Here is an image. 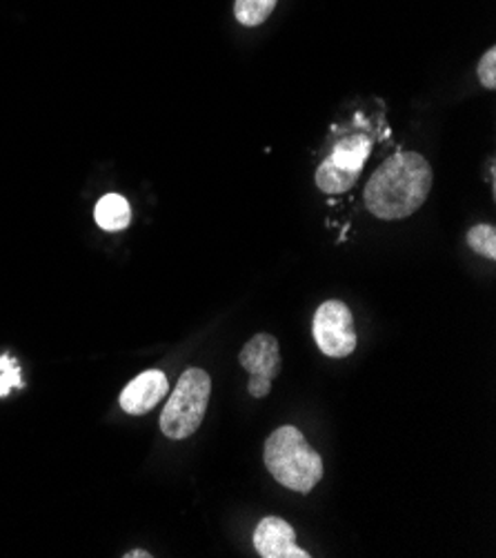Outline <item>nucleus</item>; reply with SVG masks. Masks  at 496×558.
Here are the masks:
<instances>
[{
  "label": "nucleus",
  "instance_id": "nucleus-1",
  "mask_svg": "<svg viewBox=\"0 0 496 558\" xmlns=\"http://www.w3.org/2000/svg\"><path fill=\"white\" fill-rule=\"evenodd\" d=\"M432 167L416 151H401L385 160L365 185L370 214L383 220L412 216L430 196Z\"/></svg>",
  "mask_w": 496,
  "mask_h": 558
},
{
  "label": "nucleus",
  "instance_id": "nucleus-2",
  "mask_svg": "<svg viewBox=\"0 0 496 558\" xmlns=\"http://www.w3.org/2000/svg\"><path fill=\"white\" fill-rule=\"evenodd\" d=\"M263 461L274 478L299 494H310L325 472L320 454L294 425H283L269 434Z\"/></svg>",
  "mask_w": 496,
  "mask_h": 558
},
{
  "label": "nucleus",
  "instance_id": "nucleus-3",
  "mask_svg": "<svg viewBox=\"0 0 496 558\" xmlns=\"http://www.w3.org/2000/svg\"><path fill=\"white\" fill-rule=\"evenodd\" d=\"M211 397V378L205 369L190 367L181 374L174 395L160 414V429L172 440L190 438L203 423Z\"/></svg>",
  "mask_w": 496,
  "mask_h": 558
},
{
  "label": "nucleus",
  "instance_id": "nucleus-4",
  "mask_svg": "<svg viewBox=\"0 0 496 558\" xmlns=\"http://www.w3.org/2000/svg\"><path fill=\"white\" fill-rule=\"evenodd\" d=\"M318 350L329 359H346L356 350V327L352 310L343 301H325L312 323Z\"/></svg>",
  "mask_w": 496,
  "mask_h": 558
},
{
  "label": "nucleus",
  "instance_id": "nucleus-5",
  "mask_svg": "<svg viewBox=\"0 0 496 558\" xmlns=\"http://www.w3.org/2000/svg\"><path fill=\"white\" fill-rule=\"evenodd\" d=\"M241 367L250 374L247 392L254 399H265L271 392V383L281 372L279 341L271 333H256L239 354Z\"/></svg>",
  "mask_w": 496,
  "mask_h": 558
},
{
  "label": "nucleus",
  "instance_id": "nucleus-6",
  "mask_svg": "<svg viewBox=\"0 0 496 558\" xmlns=\"http://www.w3.org/2000/svg\"><path fill=\"white\" fill-rule=\"evenodd\" d=\"M254 547L263 558H310V554L297 545L294 527L279 517H265L256 525Z\"/></svg>",
  "mask_w": 496,
  "mask_h": 558
},
{
  "label": "nucleus",
  "instance_id": "nucleus-7",
  "mask_svg": "<svg viewBox=\"0 0 496 558\" xmlns=\"http://www.w3.org/2000/svg\"><path fill=\"white\" fill-rule=\"evenodd\" d=\"M170 392L168 376L160 369H147L138 374L121 392V408L132 416H143L152 412Z\"/></svg>",
  "mask_w": 496,
  "mask_h": 558
},
{
  "label": "nucleus",
  "instance_id": "nucleus-8",
  "mask_svg": "<svg viewBox=\"0 0 496 558\" xmlns=\"http://www.w3.org/2000/svg\"><path fill=\"white\" fill-rule=\"evenodd\" d=\"M96 226L105 232H121L132 222V207L121 194H105L94 209Z\"/></svg>",
  "mask_w": 496,
  "mask_h": 558
},
{
  "label": "nucleus",
  "instance_id": "nucleus-9",
  "mask_svg": "<svg viewBox=\"0 0 496 558\" xmlns=\"http://www.w3.org/2000/svg\"><path fill=\"white\" fill-rule=\"evenodd\" d=\"M372 151V143L367 136H350L346 141H341L332 156H329V160H332L335 165H339L341 170H348V172H359L363 170V165L367 160Z\"/></svg>",
  "mask_w": 496,
  "mask_h": 558
},
{
  "label": "nucleus",
  "instance_id": "nucleus-10",
  "mask_svg": "<svg viewBox=\"0 0 496 558\" xmlns=\"http://www.w3.org/2000/svg\"><path fill=\"white\" fill-rule=\"evenodd\" d=\"M359 179V172H348L341 170L339 165H335L332 160H323L320 167L316 170V187L325 194H346L348 190L354 187Z\"/></svg>",
  "mask_w": 496,
  "mask_h": 558
},
{
  "label": "nucleus",
  "instance_id": "nucleus-11",
  "mask_svg": "<svg viewBox=\"0 0 496 558\" xmlns=\"http://www.w3.org/2000/svg\"><path fill=\"white\" fill-rule=\"evenodd\" d=\"M279 0H237L234 16L241 25L254 27L269 19V14L277 8Z\"/></svg>",
  "mask_w": 496,
  "mask_h": 558
},
{
  "label": "nucleus",
  "instance_id": "nucleus-12",
  "mask_svg": "<svg viewBox=\"0 0 496 558\" xmlns=\"http://www.w3.org/2000/svg\"><path fill=\"white\" fill-rule=\"evenodd\" d=\"M468 245L483 258H496V230L494 226H476L468 232Z\"/></svg>",
  "mask_w": 496,
  "mask_h": 558
},
{
  "label": "nucleus",
  "instance_id": "nucleus-13",
  "mask_svg": "<svg viewBox=\"0 0 496 558\" xmlns=\"http://www.w3.org/2000/svg\"><path fill=\"white\" fill-rule=\"evenodd\" d=\"M16 385H23L16 361L10 356H0V397H8L10 389Z\"/></svg>",
  "mask_w": 496,
  "mask_h": 558
},
{
  "label": "nucleus",
  "instance_id": "nucleus-14",
  "mask_svg": "<svg viewBox=\"0 0 496 558\" xmlns=\"http://www.w3.org/2000/svg\"><path fill=\"white\" fill-rule=\"evenodd\" d=\"M479 81L485 89L496 87V49L489 47L479 63Z\"/></svg>",
  "mask_w": 496,
  "mask_h": 558
},
{
  "label": "nucleus",
  "instance_id": "nucleus-15",
  "mask_svg": "<svg viewBox=\"0 0 496 558\" xmlns=\"http://www.w3.org/2000/svg\"><path fill=\"white\" fill-rule=\"evenodd\" d=\"M143 556L149 558L152 554H147V551H143V549H134V551H128V554H125V558H143Z\"/></svg>",
  "mask_w": 496,
  "mask_h": 558
}]
</instances>
